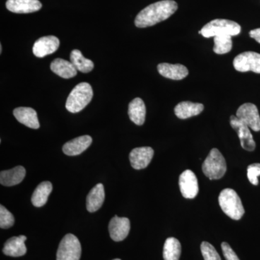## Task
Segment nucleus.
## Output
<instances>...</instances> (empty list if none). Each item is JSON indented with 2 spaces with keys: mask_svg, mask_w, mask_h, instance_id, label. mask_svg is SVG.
<instances>
[{
  "mask_svg": "<svg viewBox=\"0 0 260 260\" xmlns=\"http://www.w3.org/2000/svg\"><path fill=\"white\" fill-rule=\"evenodd\" d=\"M178 9L174 0H162L148 5L137 15L135 24L138 28L153 26L170 18Z\"/></svg>",
  "mask_w": 260,
  "mask_h": 260,
  "instance_id": "f257e3e1",
  "label": "nucleus"
},
{
  "mask_svg": "<svg viewBox=\"0 0 260 260\" xmlns=\"http://www.w3.org/2000/svg\"><path fill=\"white\" fill-rule=\"evenodd\" d=\"M93 92L91 85L88 83H80L70 92L66 102L67 110L68 112L78 113L91 102Z\"/></svg>",
  "mask_w": 260,
  "mask_h": 260,
  "instance_id": "f03ea898",
  "label": "nucleus"
},
{
  "mask_svg": "<svg viewBox=\"0 0 260 260\" xmlns=\"http://www.w3.org/2000/svg\"><path fill=\"white\" fill-rule=\"evenodd\" d=\"M218 202L222 210L233 220H240L245 213L242 200L234 189L222 190L219 194Z\"/></svg>",
  "mask_w": 260,
  "mask_h": 260,
  "instance_id": "7ed1b4c3",
  "label": "nucleus"
},
{
  "mask_svg": "<svg viewBox=\"0 0 260 260\" xmlns=\"http://www.w3.org/2000/svg\"><path fill=\"white\" fill-rule=\"evenodd\" d=\"M242 30L241 25L236 22L225 19H215L203 26L199 34L203 37H215L217 36L229 35L232 37L239 35Z\"/></svg>",
  "mask_w": 260,
  "mask_h": 260,
  "instance_id": "20e7f679",
  "label": "nucleus"
},
{
  "mask_svg": "<svg viewBox=\"0 0 260 260\" xmlns=\"http://www.w3.org/2000/svg\"><path fill=\"white\" fill-rule=\"evenodd\" d=\"M202 167L205 175L210 180L221 179L227 170L225 158L217 148L210 150Z\"/></svg>",
  "mask_w": 260,
  "mask_h": 260,
  "instance_id": "39448f33",
  "label": "nucleus"
},
{
  "mask_svg": "<svg viewBox=\"0 0 260 260\" xmlns=\"http://www.w3.org/2000/svg\"><path fill=\"white\" fill-rule=\"evenodd\" d=\"M81 244L78 238L72 234L63 238L56 253V260H80Z\"/></svg>",
  "mask_w": 260,
  "mask_h": 260,
  "instance_id": "423d86ee",
  "label": "nucleus"
},
{
  "mask_svg": "<svg viewBox=\"0 0 260 260\" xmlns=\"http://www.w3.org/2000/svg\"><path fill=\"white\" fill-rule=\"evenodd\" d=\"M234 68L241 73L254 72L260 74V54L254 51H245L234 59Z\"/></svg>",
  "mask_w": 260,
  "mask_h": 260,
  "instance_id": "0eeeda50",
  "label": "nucleus"
},
{
  "mask_svg": "<svg viewBox=\"0 0 260 260\" xmlns=\"http://www.w3.org/2000/svg\"><path fill=\"white\" fill-rule=\"evenodd\" d=\"M237 117L254 132L260 131V116L257 107L246 103L238 109Z\"/></svg>",
  "mask_w": 260,
  "mask_h": 260,
  "instance_id": "6e6552de",
  "label": "nucleus"
},
{
  "mask_svg": "<svg viewBox=\"0 0 260 260\" xmlns=\"http://www.w3.org/2000/svg\"><path fill=\"white\" fill-rule=\"evenodd\" d=\"M230 124L233 129L237 133L242 148L247 151H254L255 150L256 143L249 126L239 120L237 116L234 115L231 116Z\"/></svg>",
  "mask_w": 260,
  "mask_h": 260,
  "instance_id": "1a4fd4ad",
  "label": "nucleus"
},
{
  "mask_svg": "<svg viewBox=\"0 0 260 260\" xmlns=\"http://www.w3.org/2000/svg\"><path fill=\"white\" fill-rule=\"evenodd\" d=\"M179 184L181 194L186 199H193L199 192L198 178L191 170L184 171L181 174Z\"/></svg>",
  "mask_w": 260,
  "mask_h": 260,
  "instance_id": "9d476101",
  "label": "nucleus"
},
{
  "mask_svg": "<svg viewBox=\"0 0 260 260\" xmlns=\"http://www.w3.org/2000/svg\"><path fill=\"white\" fill-rule=\"evenodd\" d=\"M59 39L54 36H47L38 39L32 47V53L37 57L42 58L55 52L59 47Z\"/></svg>",
  "mask_w": 260,
  "mask_h": 260,
  "instance_id": "9b49d317",
  "label": "nucleus"
},
{
  "mask_svg": "<svg viewBox=\"0 0 260 260\" xmlns=\"http://www.w3.org/2000/svg\"><path fill=\"white\" fill-rule=\"evenodd\" d=\"M153 155V149L150 147L133 149L129 153L130 164L133 169L137 170L145 169L151 162Z\"/></svg>",
  "mask_w": 260,
  "mask_h": 260,
  "instance_id": "f8f14e48",
  "label": "nucleus"
},
{
  "mask_svg": "<svg viewBox=\"0 0 260 260\" xmlns=\"http://www.w3.org/2000/svg\"><path fill=\"white\" fill-rule=\"evenodd\" d=\"M110 237L114 242H121L125 239L130 231V221L127 218H120L115 215L109 225Z\"/></svg>",
  "mask_w": 260,
  "mask_h": 260,
  "instance_id": "ddd939ff",
  "label": "nucleus"
},
{
  "mask_svg": "<svg viewBox=\"0 0 260 260\" xmlns=\"http://www.w3.org/2000/svg\"><path fill=\"white\" fill-rule=\"evenodd\" d=\"M6 8L12 13L25 14L39 11L42 4L39 0H8Z\"/></svg>",
  "mask_w": 260,
  "mask_h": 260,
  "instance_id": "4468645a",
  "label": "nucleus"
},
{
  "mask_svg": "<svg viewBox=\"0 0 260 260\" xmlns=\"http://www.w3.org/2000/svg\"><path fill=\"white\" fill-rule=\"evenodd\" d=\"M157 68H158L159 74L164 78L171 80H182L189 75V70L183 64L160 63Z\"/></svg>",
  "mask_w": 260,
  "mask_h": 260,
  "instance_id": "2eb2a0df",
  "label": "nucleus"
},
{
  "mask_svg": "<svg viewBox=\"0 0 260 260\" xmlns=\"http://www.w3.org/2000/svg\"><path fill=\"white\" fill-rule=\"evenodd\" d=\"M92 138L89 135H83L65 143L62 150L65 155L75 156L83 153L91 145Z\"/></svg>",
  "mask_w": 260,
  "mask_h": 260,
  "instance_id": "dca6fc26",
  "label": "nucleus"
},
{
  "mask_svg": "<svg viewBox=\"0 0 260 260\" xmlns=\"http://www.w3.org/2000/svg\"><path fill=\"white\" fill-rule=\"evenodd\" d=\"M26 240L27 237L23 235L10 238L5 242L3 249V253L5 255L13 257L25 255L27 252V248L25 244Z\"/></svg>",
  "mask_w": 260,
  "mask_h": 260,
  "instance_id": "f3484780",
  "label": "nucleus"
},
{
  "mask_svg": "<svg viewBox=\"0 0 260 260\" xmlns=\"http://www.w3.org/2000/svg\"><path fill=\"white\" fill-rule=\"evenodd\" d=\"M13 114L19 122L29 128L37 129L40 127L37 113L32 108H17L13 111Z\"/></svg>",
  "mask_w": 260,
  "mask_h": 260,
  "instance_id": "a211bd4d",
  "label": "nucleus"
},
{
  "mask_svg": "<svg viewBox=\"0 0 260 260\" xmlns=\"http://www.w3.org/2000/svg\"><path fill=\"white\" fill-rule=\"evenodd\" d=\"M204 110V106L199 103L183 102L174 108V113L179 119H186L199 115Z\"/></svg>",
  "mask_w": 260,
  "mask_h": 260,
  "instance_id": "6ab92c4d",
  "label": "nucleus"
},
{
  "mask_svg": "<svg viewBox=\"0 0 260 260\" xmlns=\"http://www.w3.org/2000/svg\"><path fill=\"white\" fill-rule=\"evenodd\" d=\"M128 115L130 120L138 126L145 123L146 116V107L145 103L140 98H135L129 103L128 108Z\"/></svg>",
  "mask_w": 260,
  "mask_h": 260,
  "instance_id": "aec40b11",
  "label": "nucleus"
},
{
  "mask_svg": "<svg viewBox=\"0 0 260 260\" xmlns=\"http://www.w3.org/2000/svg\"><path fill=\"white\" fill-rule=\"evenodd\" d=\"M26 171L23 167H16L10 170L3 171L0 173V183L2 185L12 186L20 184L23 180Z\"/></svg>",
  "mask_w": 260,
  "mask_h": 260,
  "instance_id": "412c9836",
  "label": "nucleus"
},
{
  "mask_svg": "<svg viewBox=\"0 0 260 260\" xmlns=\"http://www.w3.org/2000/svg\"><path fill=\"white\" fill-rule=\"evenodd\" d=\"M105 199V191L102 184H98L88 193L86 198V208L90 213L100 209Z\"/></svg>",
  "mask_w": 260,
  "mask_h": 260,
  "instance_id": "4be33fe9",
  "label": "nucleus"
},
{
  "mask_svg": "<svg viewBox=\"0 0 260 260\" xmlns=\"http://www.w3.org/2000/svg\"><path fill=\"white\" fill-rule=\"evenodd\" d=\"M50 68L53 73L64 79H70L76 76L78 72L71 61L64 60L61 58L54 59L51 63Z\"/></svg>",
  "mask_w": 260,
  "mask_h": 260,
  "instance_id": "5701e85b",
  "label": "nucleus"
},
{
  "mask_svg": "<svg viewBox=\"0 0 260 260\" xmlns=\"http://www.w3.org/2000/svg\"><path fill=\"white\" fill-rule=\"evenodd\" d=\"M52 188V184L50 181H43L39 184L32 193L31 202L34 206L37 208L44 206L47 203Z\"/></svg>",
  "mask_w": 260,
  "mask_h": 260,
  "instance_id": "b1692460",
  "label": "nucleus"
},
{
  "mask_svg": "<svg viewBox=\"0 0 260 260\" xmlns=\"http://www.w3.org/2000/svg\"><path fill=\"white\" fill-rule=\"evenodd\" d=\"M70 61L74 65L77 70L83 73H88L94 68L93 61L84 57L81 51L75 49L70 54Z\"/></svg>",
  "mask_w": 260,
  "mask_h": 260,
  "instance_id": "393cba45",
  "label": "nucleus"
},
{
  "mask_svg": "<svg viewBox=\"0 0 260 260\" xmlns=\"http://www.w3.org/2000/svg\"><path fill=\"white\" fill-rule=\"evenodd\" d=\"M180 242L174 237L168 238L164 246V260H179L181 256Z\"/></svg>",
  "mask_w": 260,
  "mask_h": 260,
  "instance_id": "a878e982",
  "label": "nucleus"
},
{
  "mask_svg": "<svg viewBox=\"0 0 260 260\" xmlns=\"http://www.w3.org/2000/svg\"><path fill=\"white\" fill-rule=\"evenodd\" d=\"M232 36L221 35L214 37L213 51L215 54H227L232 50L233 43Z\"/></svg>",
  "mask_w": 260,
  "mask_h": 260,
  "instance_id": "bb28decb",
  "label": "nucleus"
},
{
  "mask_svg": "<svg viewBox=\"0 0 260 260\" xmlns=\"http://www.w3.org/2000/svg\"><path fill=\"white\" fill-rule=\"evenodd\" d=\"M15 223V218L9 210L6 209L3 205H0V227L7 229L13 226Z\"/></svg>",
  "mask_w": 260,
  "mask_h": 260,
  "instance_id": "cd10ccee",
  "label": "nucleus"
},
{
  "mask_svg": "<svg viewBox=\"0 0 260 260\" xmlns=\"http://www.w3.org/2000/svg\"><path fill=\"white\" fill-rule=\"evenodd\" d=\"M201 251L205 260H221L216 249L210 243L207 242L202 243Z\"/></svg>",
  "mask_w": 260,
  "mask_h": 260,
  "instance_id": "c85d7f7f",
  "label": "nucleus"
},
{
  "mask_svg": "<svg viewBox=\"0 0 260 260\" xmlns=\"http://www.w3.org/2000/svg\"><path fill=\"white\" fill-rule=\"evenodd\" d=\"M260 176V164H253L247 168V177L251 184L258 185L259 180L258 177Z\"/></svg>",
  "mask_w": 260,
  "mask_h": 260,
  "instance_id": "c756f323",
  "label": "nucleus"
},
{
  "mask_svg": "<svg viewBox=\"0 0 260 260\" xmlns=\"http://www.w3.org/2000/svg\"><path fill=\"white\" fill-rule=\"evenodd\" d=\"M222 251L223 255L226 260H240L238 257L235 251L233 250L231 246L226 242H223L221 244Z\"/></svg>",
  "mask_w": 260,
  "mask_h": 260,
  "instance_id": "7c9ffc66",
  "label": "nucleus"
},
{
  "mask_svg": "<svg viewBox=\"0 0 260 260\" xmlns=\"http://www.w3.org/2000/svg\"><path fill=\"white\" fill-rule=\"evenodd\" d=\"M249 36H250L251 38L254 39V40H256V42L260 44V28L251 30V31L249 32Z\"/></svg>",
  "mask_w": 260,
  "mask_h": 260,
  "instance_id": "2f4dec72",
  "label": "nucleus"
},
{
  "mask_svg": "<svg viewBox=\"0 0 260 260\" xmlns=\"http://www.w3.org/2000/svg\"><path fill=\"white\" fill-rule=\"evenodd\" d=\"M3 52V46H2V44H0V53Z\"/></svg>",
  "mask_w": 260,
  "mask_h": 260,
  "instance_id": "473e14b6",
  "label": "nucleus"
},
{
  "mask_svg": "<svg viewBox=\"0 0 260 260\" xmlns=\"http://www.w3.org/2000/svg\"><path fill=\"white\" fill-rule=\"evenodd\" d=\"M113 260H121L120 259H113Z\"/></svg>",
  "mask_w": 260,
  "mask_h": 260,
  "instance_id": "72a5a7b5",
  "label": "nucleus"
}]
</instances>
